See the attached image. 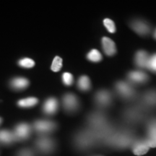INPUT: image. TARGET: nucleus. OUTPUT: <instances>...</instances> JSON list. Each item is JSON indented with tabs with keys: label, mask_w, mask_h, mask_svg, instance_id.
<instances>
[{
	"label": "nucleus",
	"mask_w": 156,
	"mask_h": 156,
	"mask_svg": "<svg viewBox=\"0 0 156 156\" xmlns=\"http://www.w3.org/2000/svg\"><path fill=\"white\" fill-rule=\"evenodd\" d=\"M58 106V101L55 98H49L45 101L44 106H43V111L46 114H54L57 112Z\"/></svg>",
	"instance_id": "7"
},
{
	"label": "nucleus",
	"mask_w": 156,
	"mask_h": 156,
	"mask_svg": "<svg viewBox=\"0 0 156 156\" xmlns=\"http://www.w3.org/2000/svg\"><path fill=\"white\" fill-rule=\"evenodd\" d=\"M87 59L93 62H98L102 59V56L100 52L96 49H92L87 54Z\"/></svg>",
	"instance_id": "18"
},
{
	"label": "nucleus",
	"mask_w": 156,
	"mask_h": 156,
	"mask_svg": "<svg viewBox=\"0 0 156 156\" xmlns=\"http://www.w3.org/2000/svg\"><path fill=\"white\" fill-rule=\"evenodd\" d=\"M154 36H155V38H156V30H155V35H154Z\"/></svg>",
	"instance_id": "26"
},
{
	"label": "nucleus",
	"mask_w": 156,
	"mask_h": 156,
	"mask_svg": "<svg viewBox=\"0 0 156 156\" xmlns=\"http://www.w3.org/2000/svg\"><path fill=\"white\" fill-rule=\"evenodd\" d=\"M128 78L129 80L135 83H145L148 80L147 75L145 73L140 71L131 72L129 73Z\"/></svg>",
	"instance_id": "10"
},
{
	"label": "nucleus",
	"mask_w": 156,
	"mask_h": 156,
	"mask_svg": "<svg viewBox=\"0 0 156 156\" xmlns=\"http://www.w3.org/2000/svg\"><path fill=\"white\" fill-rule=\"evenodd\" d=\"M2 119L0 118V124H1V123H2Z\"/></svg>",
	"instance_id": "27"
},
{
	"label": "nucleus",
	"mask_w": 156,
	"mask_h": 156,
	"mask_svg": "<svg viewBox=\"0 0 156 156\" xmlns=\"http://www.w3.org/2000/svg\"><path fill=\"white\" fill-rule=\"evenodd\" d=\"M103 24H104L106 28L108 29V30L110 33H114L116 31V27H115V25L112 20L110 19H105L103 20Z\"/></svg>",
	"instance_id": "23"
},
{
	"label": "nucleus",
	"mask_w": 156,
	"mask_h": 156,
	"mask_svg": "<svg viewBox=\"0 0 156 156\" xmlns=\"http://www.w3.org/2000/svg\"><path fill=\"white\" fill-rule=\"evenodd\" d=\"M148 59H149V58L147 56V54L145 51H139L136 54L135 63L138 67L147 68Z\"/></svg>",
	"instance_id": "13"
},
{
	"label": "nucleus",
	"mask_w": 156,
	"mask_h": 156,
	"mask_svg": "<svg viewBox=\"0 0 156 156\" xmlns=\"http://www.w3.org/2000/svg\"><path fill=\"white\" fill-rule=\"evenodd\" d=\"M145 142L149 147H156V134H150L149 138H148Z\"/></svg>",
	"instance_id": "24"
},
{
	"label": "nucleus",
	"mask_w": 156,
	"mask_h": 156,
	"mask_svg": "<svg viewBox=\"0 0 156 156\" xmlns=\"http://www.w3.org/2000/svg\"><path fill=\"white\" fill-rule=\"evenodd\" d=\"M38 103V100L36 98L30 97L20 100L17 102V105L20 107H22V108H30V107L36 106Z\"/></svg>",
	"instance_id": "15"
},
{
	"label": "nucleus",
	"mask_w": 156,
	"mask_h": 156,
	"mask_svg": "<svg viewBox=\"0 0 156 156\" xmlns=\"http://www.w3.org/2000/svg\"><path fill=\"white\" fill-rule=\"evenodd\" d=\"M150 147L147 145V144L146 143V142H136L135 145H134L133 149V153L135 154L136 155H143L145 153H147V151H149Z\"/></svg>",
	"instance_id": "14"
},
{
	"label": "nucleus",
	"mask_w": 156,
	"mask_h": 156,
	"mask_svg": "<svg viewBox=\"0 0 156 156\" xmlns=\"http://www.w3.org/2000/svg\"><path fill=\"white\" fill-rule=\"evenodd\" d=\"M62 81L64 83V85H72L73 83V76L69 73H64L62 75Z\"/></svg>",
	"instance_id": "21"
},
{
	"label": "nucleus",
	"mask_w": 156,
	"mask_h": 156,
	"mask_svg": "<svg viewBox=\"0 0 156 156\" xmlns=\"http://www.w3.org/2000/svg\"><path fill=\"white\" fill-rule=\"evenodd\" d=\"M18 64L20 67L24 68H31L34 67L35 62L33 59L29 58H24L23 59L20 60L18 62Z\"/></svg>",
	"instance_id": "20"
},
{
	"label": "nucleus",
	"mask_w": 156,
	"mask_h": 156,
	"mask_svg": "<svg viewBox=\"0 0 156 156\" xmlns=\"http://www.w3.org/2000/svg\"><path fill=\"white\" fill-rule=\"evenodd\" d=\"M95 102L99 106L106 107L112 102V95L107 90H100L96 93L95 97Z\"/></svg>",
	"instance_id": "6"
},
{
	"label": "nucleus",
	"mask_w": 156,
	"mask_h": 156,
	"mask_svg": "<svg viewBox=\"0 0 156 156\" xmlns=\"http://www.w3.org/2000/svg\"><path fill=\"white\" fill-rule=\"evenodd\" d=\"M147 69L156 73V54H154L149 58L147 65Z\"/></svg>",
	"instance_id": "22"
},
{
	"label": "nucleus",
	"mask_w": 156,
	"mask_h": 156,
	"mask_svg": "<svg viewBox=\"0 0 156 156\" xmlns=\"http://www.w3.org/2000/svg\"><path fill=\"white\" fill-rule=\"evenodd\" d=\"M132 28L135 32L141 36H145L149 34L150 27L145 22L141 20H135L132 23Z\"/></svg>",
	"instance_id": "8"
},
{
	"label": "nucleus",
	"mask_w": 156,
	"mask_h": 156,
	"mask_svg": "<svg viewBox=\"0 0 156 156\" xmlns=\"http://www.w3.org/2000/svg\"><path fill=\"white\" fill-rule=\"evenodd\" d=\"M36 147L43 153H49L54 148V142L47 136H41L36 142Z\"/></svg>",
	"instance_id": "2"
},
{
	"label": "nucleus",
	"mask_w": 156,
	"mask_h": 156,
	"mask_svg": "<svg viewBox=\"0 0 156 156\" xmlns=\"http://www.w3.org/2000/svg\"><path fill=\"white\" fill-rule=\"evenodd\" d=\"M34 129L40 133H48L54 131L56 127V124L49 120H37L34 122Z\"/></svg>",
	"instance_id": "1"
},
{
	"label": "nucleus",
	"mask_w": 156,
	"mask_h": 156,
	"mask_svg": "<svg viewBox=\"0 0 156 156\" xmlns=\"http://www.w3.org/2000/svg\"><path fill=\"white\" fill-rule=\"evenodd\" d=\"M10 85L15 90H23L28 86L29 81L25 77H15L12 80Z\"/></svg>",
	"instance_id": "12"
},
{
	"label": "nucleus",
	"mask_w": 156,
	"mask_h": 156,
	"mask_svg": "<svg viewBox=\"0 0 156 156\" xmlns=\"http://www.w3.org/2000/svg\"><path fill=\"white\" fill-rule=\"evenodd\" d=\"M79 101L77 96L72 93L66 94L63 98L64 108L68 112H75L79 108Z\"/></svg>",
	"instance_id": "3"
},
{
	"label": "nucleus",
	"mask_w": 156,
	"mask_h": 156,
	"mask_svg": "<svg viewBox=\"0 0 156 156\" xmlns=\"http://www.w3.org/2000/svg\"><path fill=\"white\" fill-rule=\"evenodd\" d=\"M62 67V59L59 56H56L55 58H54L53 62H52L51 67V69L52 71L54 72H58Z\"/></svg>",
	"instance_id": "19"
},
{
	"label": "nucleus",
	"mask_w": 156,
	"mask_h": 156,
	"mask_svg": "<svg viewBox=\"0 0 156 156\" xmlns=\"http://www.w3.org/2000/svg\"><path fill=\"white\" fill-rule=\"evenodd\" d=\"M102 45L105 53L108 56H113L116 52V46L114 41L110 38L104 37L102 39Z\"/></svg>",
	"instance_id": "9"
},
{
	"label": "nucleus",
	"mask_w": 156,
	"mask_h": 156,
	"mask_svg": "<svg viewBox=\"0 0 156 156\" xmlns=\"http://www.w3.org/2000/svg\"><path fill=\"white\" fill-rule=\"evenodd\" d=\"M116 89L121 96L124 98H132L135 95V91L131 85L124 83V82H119L116 85Z\"/></svg>",
	"instance_id": "4"
},
{
	"label": "nucleus",
	"mask_w": 156,
	"mask_h": 156,
	"mask_svg": "<svg viewBox=\"0 0 156 156\" xmlns=\"http://www.w3.org/2000/svg\"><path fill=\"white\" fill-rule=\"evenodd\" d=\"M31 132L30 126L25 123H21L15 127L14 134L17 140H24L28 139Z\"/></svg>",
	"instance_id": "5"
},
{
	"label": "nucleus",
	"mask_w": 156,
	"mask_h": 156,
	"mask_svg": "<svg viewBox=\"0 0 156 156\" xmlns=\"http://www.w3.org/2000/svg\"><path fill=\"white\" fill-rule=\"evenodd\" d=\"M78 87L80 90L83 91L89 90L90 88V81L88 77L87 76H82L79 78L77 83Z\"/></svg>",
	"instance_id": "17"
},
{
	"label": "nucleus",
	"mask_w": 156,
	"mask_h": 156,
	"mask_svg": "<svg viewBox=\"0 0 156 156\" xmlns=\"http://www.w3.org/2000/svg\"><path fill=\"white\" fill-rule=\"evenodd\" d=\"M16 137L14 132L8 130H1L0 131V142L3 144H11L16 141Z\"/></svg>",
	"instance_id": "11"
},
{
	"label": "nucleus",
	"mask_w": 156,
	"mask_h": 156,
	"mask_svg": "<svg viewBox=\"0 0 156 156\" xmlns=\"http://www.w3.org/2000/svg\"><path fill=\"white\" fill-rule=\"evenodd\" d=\"M17 156H34V154L30 150L23 149L19 152Z\"/></svg>",
	"instance_id": "25"
},
{
	"label": "nucleus",
	"mask_w": 156,
	"mask_h": 156,
	"mask_svg": "<svg viewBox=\"0 0 156 156\" xmlns=\"http://www.w3.org/2000/svg\"><path fill=\"white\" fill-rule=\"evenodd\" d=\"M143 102L147 106H156V91H149L143 96Z\"/></svg>",
	"instance_id": "16"
}]
</instances>
